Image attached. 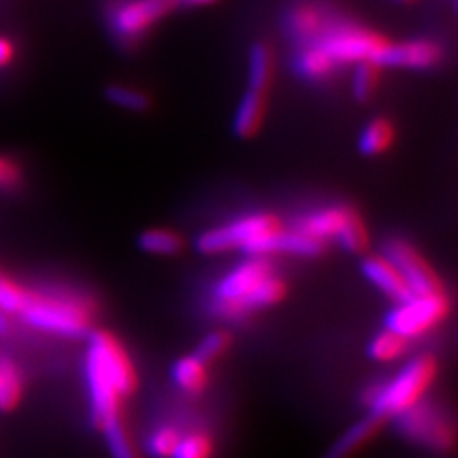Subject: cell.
<instances>
[{"mask_svg": "<svg viewBox=\"0 0 458 458\" xmlns=\"http://www.w3.org/2000/svg\"><path fill=\"white\" fill-rule=\"evenodd\" d=\"M283 227V222L269 212H256L241 216L225 225L208 229L195 239V249L203 254H222L242 250L247 256L254 252L258 242Z\"/></svg>", "mask_w": 458, "mask_h": 458, "instance_id": "cell-6", "label": "cell"}, {"mask_svg": "<svg viewBox=\"0 0 458 458\" xmlns=\"http://www.w3.org/2000/svg\"><path fill=\"white\" fill-rule=\"evenodd\" d=\"M218 0H176L178 8H203V6H212L216 4Z\"/></svg>", "mask_w": 458, "mask_h": 458, "instance_id": "cell-34", "label": "cell"}, {"mask_svg": "<svg viewBox=\"0 0 458 458\" xmlns=\"http://www.w3.org/2000/svg\"><path fill=\"white\" fill-rule=\"evenodd\" d=\"M229 346H232V335L225 331H212L197 344L193 355L205 365H210L212 361L220 360Z\"/></svg>", "mask_w": 458, "mask_h": 458, "instance_id": "cell-28", "label": "cell"}, {"mask_svg": "<svg viewBox=\"0 0 458 458\" xmlns=\"http://www.w3.org/2000/svg\"><path fill=\"white\" fill-rule=\"evenodd\" d=\"M90 419L98 429L121 422V403L138 388V372L123 344L107 331L89 333L84 360Z\"/></svg>", "mask_w": 458, "mask_h": 458, "instance_id": "cell-1", "label": "cell"}, {"mask_svg": "<svg viewBox=\"0 0 458 458\" xmlns=\"http://www.w3.org/2000/svg\"><path fill=\"white\" fill-rule=\"evenodd\" d=\"M380 71L382 67L375 62H361L353 65L352 92L357 102L367 104L377 94L380 84Z\"/></svg>", "mask_w": 458, "mask_h": 458, "instance_id": "cell-25", "label": "cell"}, {"mask_svg": "<svg viewBox=\"0 0 458 458\" xmlns=\"http://www.w3.org/2000/svg\"><path fill=\"white\" fill-rule=\"evenodd\" d=\"M23 397V375L18 363L0 355V412H12Z\"/></svg>", "mask_w": 458, "mask_h": 458, "instance_id": "cell-21", "label": "cell"}, {"mask_svg": "<svg viewBox=\"0 0 458 458\" xmlns=\"http://www.w3.org/2000/svg\"><path fill=\"white\" fill-rule=\"evenodd\" d=\"M436 377L437 361L434 355L422 353L412 357L390 382L369 390L367 403L370 412L382 420L399 417L424 399Z\"/></svg>", "mask_w": 458, "mask_h": 458, "instance_id": "cell-4", "label": "cell"}, {"mask_svg": "<svg viewBox=\"0 0 458 458\" xmlns=\"http://www.w3.org/2000/svg\"><path fill=\"white\" fill-rule=\"evenodd\" d=\"M102 432H104V437L107 441V449L113 458H140L132 445L131 436L126 434L123 422H114V424L107 426L106 429H102Z\"/></svg>", "mask_w": 458, "mask_h": 458, "instance_id": "cell-30", "label": "cell"}, {"mask_svg": "<svg viewBox=\"0 0 458 458\" xmlns=\"http://www.w3.org/2000/svg\"><path fill=\"white\" fill-rule=\"evenodd\" d=\"M311 42L325 50L327 55L336 64V67H340L355 65L361 62H377L378 54L388 40L382 35L370 31V29L355 23L328 21L319 37L313 38Z\"/></svg>", "mask_w": 458, "mask_h": 458, "instance_id": "cell-7", "label": "cell"}, {"mask_svg": "<svg viewBox=\"0 0 458 458\" xmlns=\"http://www.w3.org/2000/svg\"><path fill=\"white\" fill-rule=\"evenodd\" d=\"M170 377L183 394H203L208 386V365L197 360L193 353L183 355L172 363Z\"/></svg>", "mask_w": 458, "mask_h": 458, "instance_id": "cell-18", "label": "cell"}, {"mask_svg": "<svg viewBox=\"0 0 458 458\" xmlns=\"http://www.w3.org/2000/svg\"><path fill=\"white\" fill-rule=\"evenodd\" d=\"M395 141V126L390 119L375 117L370 119L357 140V148L365 157H378L388 151Z\"/></svg>", "mask_w": 458, "mask_h": 458, "instance_id": "cell-20", "label": "cell"}, {"mask_svg": "<svg viewBox=\"0 0 458 458\" xmlns=\"http://www.w3.org/2000/svg\"><path fill=\"white\" fill-rule=\"evenodd\" d=\"M289 293L269 256H247L214 284L210 311L224 321H239L250 313L281 304Z\"/></svg>", "mask_w": 458, "mask_h": 458, "instance_id": "cell-2", "label": "cell"}, {"mask_svg": "<svg viewBox=\"0 0 458 458\" xmlns=\"http://www.w3.org/2000/svg\"><path fill=\"white\" fill-rule=\"evenodd\" d=\"M212 451V439L207 434L195 432L180 437L170 458H210Z\"/></svg>", "mask_w": 458, "mask_h": 458, "instance_id": "cell-29", "label": "cell"}, {"mask_svg": "<svg viewBox=\"0 0 458 458\" xmlns=\"http://www.w3.org/2000/svg\"><path fill=\"white\" fill-rule=\"evenodd\" d=\"M361 271L367 277V281L375 284L377 289L382 291L386 296L392 298L395 304L405 302V300H409L412 296L405 279L401 277V274L395 269V266L388 260V258H384L382 254L363 258Z\"/></svg>", "mask_w": 458, "mask_h": 458, "instance_id": "cell-14", "label": "cell"}, {"mask_svg": "<svg viewBox=\"0 0 458 458\" xmlns=\"http://www.w3.org/2000/svg\"><path fill=\"white\" fill-rule=\"evenodd\" d=\"M411 346V340H407L405 336H401L390 328L384 327V331H380L375 338L369 342L367 346V353L372 361L378 363H390L399 360L407 353Z\"/></svg>", "mask_w": 458, "mask_h": 458, "instance_id": "cell-24", "label": "cell"}, {"mask_svg": "<svg viewBox=\"0 0 458 458\" xmlns=\"http://www.w3.org/2000/svg\"><path fill=\"white\" fill-rule=\"evenodd\" d=\"M327 23L328 21L325 20L323 12L311 4L294 6L289 16H286V29H289L291 37L300 45H306V42L318 38Z\"/></svg>", "mask_w": 458, "mask_h": 458, "instance_id": "cell-19", "label": "cell"}, {"mask_svg": "<svg viewBox=\"0 0 458 458\" xmlns=\"http://www.w3.org/2000/svg\"><path fill=\"white\" fill-rule=\"evenodd\" d=\"M384 420L378 419L377 414L369 412L367 417L357 420L353 426H350L346 432H344L333 445L328 449L323 458H350L357 451H361L367 443L378 434Z\"/></svg>", "mask_w": 458, "mask_h": 458, "instance_id": "cell-15", "label": "cell"}, {"mask_svg": "<svg viewBox=\"0 0 458 458\" xmlns=\"http://www.w3.org/2000/svg\"><path fill=\"white\" fill-rule=\"evenodd\" d=\"M443 60V48L439 42L429 38H414L405 42H386V47L377 57V65L380 67H397V69H414L428 71L434 69Z\"/></svg>", "mask_w": 458, "mask_h": 458, "instance_id": "cell-12", "label": "cell"}, {"mask_svg": "<svg viewBox=\"0 0 458 458\" xmlns=\"http://www.w3.org/2000/svg\"><path fill=\"white\" fill-rule=\"evenodd\" d=\"M106 98L113 106L132 113H146L151 107V98L146 92L126 84H109L106 89Z\"/></svg>", "mask_w": 458, "mask_h": 458, "instance_id": "cell-26", "label": "cell"}, {"mask_svg": "<svg viewBox=\"0 0 458 458\" xmlns=\"http://www.w3.org/2000/svg\"><path fill=\"white\" fill-rule=\"evenodd\" d=\"M140 250L155 256H176L183 250V239L165 227H151L138 237Z\"/></svg>", "mask_w": 458, "mask_h": 458, "instance_id": "cell-23", "label": "cell"}, {"mask_svg": "<svg viewBox=\"0 0 458 458\" xmlns=\"http://www.w3.org/2000/svg\"><path fill=\"white\" fill-rule=\"evenodd\" d=\"M293 227L327 245L338 241V245L352 254H363L369 247V232L361 214L348 205H331L302 214Z\"/></svg>", "mask_w": 458, "mask_h": 458, "instance_id": "cell-5", "label": "cell"}, {"mask_svg": "<svg viewBox=\"0 0 458 458\" xmlns=\"http://www.w3.org/2000/svg\"><path fill=\"white\" fill-rule=\"evenodd\" d=\"M18 318L35 331L65 338L89 336L94 313L89 302L75 296L47 294L29 289Z\"/></svg>", "mask_w": 458, "mask_h": 458, "instance_id": "cell-3", "label": "cell"}, {"mask_svg": "<svg viewBox=\"0 0 458 458\" xmlns=\"http://www.w3.org/2000/svg\"><path fill=\"white\" fill-rule=\"evenodd\" d=\"M397 3H403V4H409V3H414V0H397Z\"/></svg>", "mask_w": 458, "mask_h": 458, "instance_id": "cell-36", "label": "cell"}, {"mask_svg": "<svg viewBox=\"0 0 458 458\" xmlns=\"http://www.w3.org/2000/svg\"><path fill=\"white\" fill-rule=\"evenodd\" d=\"M12 331H13L12 315H8L6 311L0 310V336H8Z\"/></svg>", "mask_w": 458, "mask_h": 458, "instance_id": "cell-35", "label": "cell"}, {"mask_svg": "<svg viewBox=\"0 0 458 458\" xmlns=\"http://www.w3.org/2000/svg\"><path fill=\"white\" fill-rule=\"evenodd\" d=\"M13 55H16V48H13L12 40H8L6 37H0V69L10 65Z\"/></svg>", "mask_w": 458, "mask_h": 458, "instance_id": "cell-33", "label": "cell"}, {"mask_svg": "<svg viewBox=\"0 0 458 458\" xmlns=\"http://www.w3.org/2000/svg\"><path fill=\"white\" fill-rule=\"evenodd\" d=\"M176 8V0H128L111 13V29L123 42H134Z\"/></svg>", "mask_w": 458, "mask_h": 458, "instance_id": "cell-11", "label": "cell"}, {"mask_svg": "<svg viewBox=\"0 0 458 458\" xmlns=\"http://www.w3.org/2000/svg\"><path fill=\"white\" fill-rule=\"evenodd\" d=\"M180 432L172 426H163L149 436L148 439V453L153 458H170L174 453L176 443L180 441Z\"/></svg>", "mask_w": 458, "mask_h": 458, "instance_id": "cell-31", "label": "cell"}, {"mask_svg": "<svg viewBox=\"0 0 458 458\" xmlns=\"http://www.w3.org/2000/svg\"><path fill=\"white\" fill-rule=\"evenodd\" d=\"M23 183V172L16 161L0 157V191H16Z\"/></svg>", "mask_w": 458, "mask_h": 458, "instance_id": "cell-32", "label": "cell"}, {"mask_svg": "<svg viewBox=\"0 0 458 458\" xmlns=\"http://www.w3.org/2000/svg\"><path fill=\"white\" fill-rule=\"evenodd\" d=\"M394 420L401 434L424 447L445 453L454 445L453 422L447 419V414H443L441 409L426 403L424 399L405 412H401Z\"/></svg>", "mask_w": 458, "mask_h": 458, "instance_id": "cell-9", "label": "cell"}, {"mask_svg": "<svg viewBox=\"0 0 458 458\" xmlns=\"http://www.w3.org/2000/svg\"><path fill=\"white\" fill-rule=\"evenodd\" d=\"M274 79V54L266 42H254L249 52V89L269 94Z\"/></svg>", "mask_w": 458, "mask_h": 458, "instance_id": "cell-22", "label": "cell"}, {"mask_svg": "<svg viewBox=\"0 0 458 458\" xmlns=\"http://www.w3.org/2000/svg\"><path fill=\"white\" fill-rule=\"evenodd\" d=\"M451 300L447 293L411 296L405 302H397L395 308L386 315V328L405 336L407 340L420 338L432 333L436 327L449 318Z\"/></svg>", "mask_w": 458, "mask_h": 458, "instance_id": "cell-8", "label": "cell"}, {"mask_svg": "<svg viewBox=\"0 0 458 458\" xmlns=\"http://www.w3.org/2000/svg\"><path fill=\"white\" fill-rule=\"evenodd\" d=\"M267 107V94L247 89L233 117V132L241 140H250L260 132Z\"/></svg>", "mask_w": 458, "mask_h": 458, "instance_id": "cell-16", "label": "cell"}, {"mask_svg": "<svg viewBox=\"0 0 458 458\" xmlns=\"http://www.w3.org/2000/svg\"><path fill=\"white\" fill-rule=\"evenodd\" d=\"M382 256L388 258V260L395 266V269L405 279L409 291L414 296H428V294H437L445 293L443 289V283L437 277L434 267L429 266L424 256L409 245L403 239H390L386 241L382 249Z\"/></svg>", "mask_w": 458, "mask_h": 458, "instance_id": "cell-10", "label": "cell"}, {"mask_svg": "<svg viewBox=\"0 0 458 458\" xmlns=\"http://www.w3.org/2000/svg\"><path fill=\"white\" fill-rule=\"evenodd\" d=\"M327 250V242L313 239L294 227H279L277 232L269 233L250 256H274V254H293L302 258H318Z\"/></svg>", "mask_w": 458, "mask_h": 458, "instance_id": "cell-13", "label": "cell"}, {"mask_svg": "<svg viewBox=\"0 0 458 458\" xmlns=\"http://www.w3.org/2000/svg\"><path fill=\"white\" fill-rule=\"evenodd\" d=\"M27 294H29L27 286H23L16 279H12L10 276L0 271V310L12 315V318H16V315L21 311V308L25 306Z\"/></svg>", "mask_w": 458, "mask_h": 458, "instance_id": "cell-27", "label": "cell"}, {"mask_svg": "<svg viewBox=\"0 0 458 458\" xmlns=\"http://www.w3.org/2000/svg\"><path fill=\"white\" fill-rule=\"evenodd\" d=\"M336 64L327 55V52L318 45H313V42L300 45L294 55V71L300 77L311 82L331 79L336 73Z\"/></svg>", "mask_w": 458, "mask_h": 458, "instance_id": "cell-17", "label": "cell"}]
</instances>
